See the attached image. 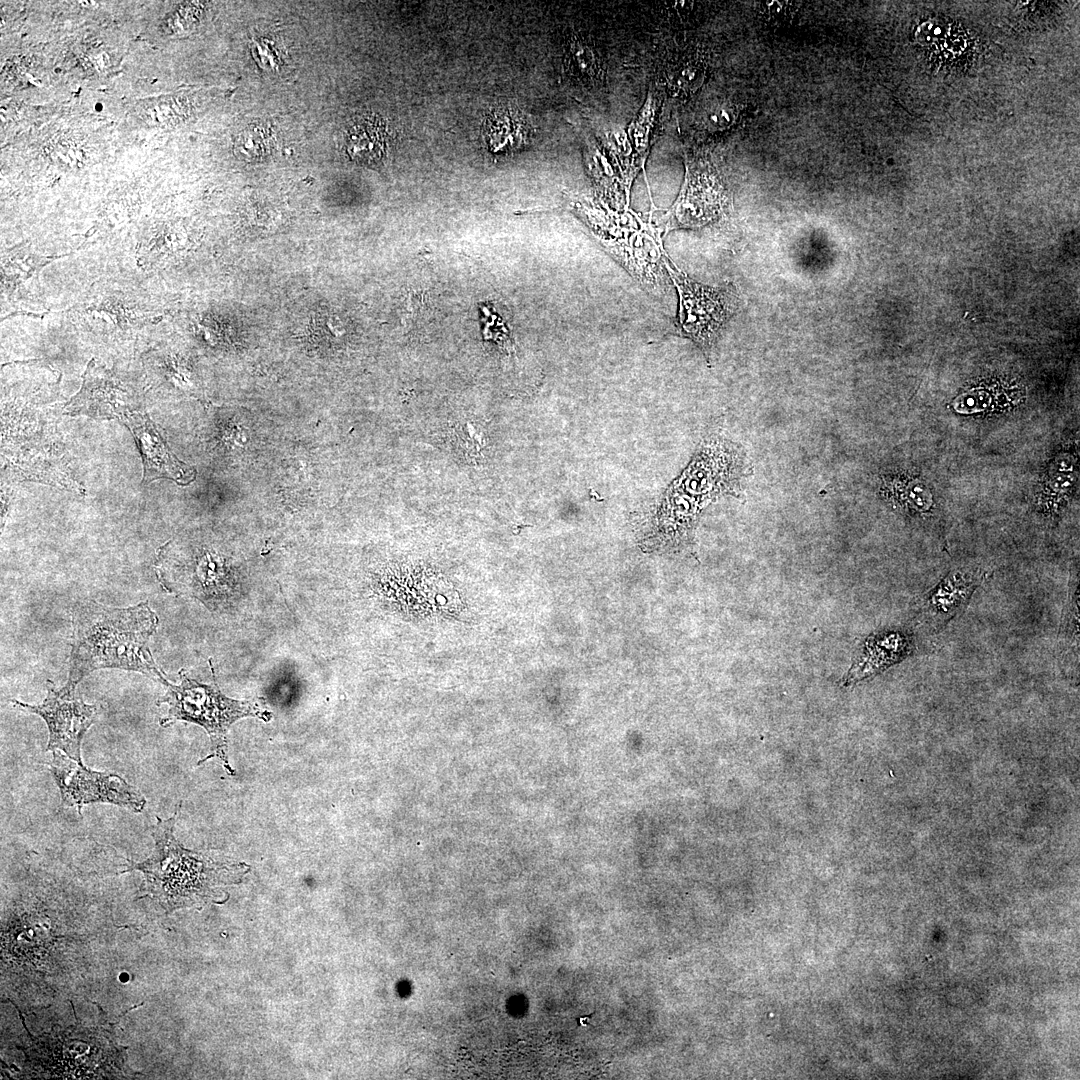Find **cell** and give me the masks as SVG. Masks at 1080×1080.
Here are the masks:
<instances>
[{
  "mask_svg": "<svg viewBox=\"0 0 1080 1080\" xmlns=\"http://www.w3.org/2000/svg\"><path fill=\"white\" fill-rule=\"evenodd\" d=\"M158 624V616L147 601L128 607H113L94 599L76 602L64 686L75 690L87 675L99 669L134 671L163 685L167 679L148 645Z\"/></svg>",
  "mask_w": 1080,
  "mask_h": 1080,
  "instance_id": "cell-1",
  "label": "cell"
},
{
  "mask_svg": "<svg viewBox=\"0 0 1080 1080\" xmlns=\"http://www.w3.org/2000/svg\"><path fill=\"white\" fill-rule=\"evenodd\" d=\"M752 470L739 443L720 433L705 436L689 464L659 499L654 519L655 544H689L702 510L721 497L743 496Z\"/></svg>",
  "mask_w": 1080,
  "mask_h": 1080,
  "instance_id": "cell-2",
  "label": "cell"
},
{
  "mask_svg": "<svg viewBox=\"0 0 1080 1080\" xmlns=\"http://www.w3.org/2000/svg\"><path fill=\"white\" fill-rule=\"evenodd\" d=\"M181 803L168 819L151 827L154 849L148 859L131 865L144 873L148 893L166 907L189 905L218 897L220 886L238 881L246 865L221 863L183 847L174 829Z\"/></svg>",
  "mask_w": 1080,
  "mask_h": 1080,
  "instance_id": "cell-3",
  "label": "cell"
},
{
  "mask_svg": "<svg viewBox=\"0 0 1080 1080\" xmlns=\"http://www.w3.org/2000/svg\"><path fill=\"white\" fill-rule=\"evenodd\" d=\"M179 678V684H172L168 680L163 684L166 691L156 704L168 705V711L159 719L160 726L166 728L177 721L201 726L209 736L210 752L198 765L210 758H218L225 770L233 775L227 754L230 726L244 717L268 721L271 714L254 701L236 700L224 695L216 684L215 675L211 683H201L189 678L181 669Z\"/></svg>",
  "mask_w": 1080,
  "mask_h": 1080,
  "instance_id": "cell-4",
  "label": "cell"
},
{
  "mask_svg": "<svg viewBox=\"0 0 1080 1080\" xmlns=\"http://www.w3.org/2000/svg\"><path fill=\"white\" fill-rule=\"evenodd\" d=\"M189 551L174 539L158 548L154 571L160 586L171 594L189 595L212 611L229 608L241 584L227 558L211 546Z\"/></svg>",
  "mask_w": 1080,
  "mask_h": 1080,
  "instance_id": "cell-5",
  "label": "cell"
},
{
  "mask_svg": "<svg viewBox=\"0 0 1080 1080\" xmlns=\"http://www.w3.org/2000/svg\"><path fill=\"white\" fill-rule=\"evenodd\" d=\"M679 300L678 313L670 333L691 340L711 366L722 328L738 309V296L731 284L707 286L690 278L670 257L665 261Z\"/></svg>",
  "mask_w": 1080,
  "mask_h": 1080,
  "instance_id": "cell-6",
  "label": "cell"
},
{
  "mask_svg": "<svg viewBox=\"0 0 1080 1080\" xmlns=\"http://www.w3.org/2000/svg\"><path fill=\"white\" fill-rule=\"evenodd\" d=\"M48 764L67 807L80 811L86 804L110 803L141 812L146 805L143 795L118 774L91 770L61 751H53Z\"/></svg>",
  "mask_w": 1080,
  "mask_h": 1080,
  "instance_id": "cell-7",
  "label": "cell"
},
{
  "mask_svg": "<svg viewBox=\"0 0 1080 1080\" xmlns=\"http://www.w3.org/2000/svg\"><path fill=\"white\" fill-rule=\"evenodd\" d=\"M46 689V698L40 704L32 705L15 699L12 703L15 707L40 716L46 722L49 731L47 751H61L77 761H82L81 743L94 723L97 708L75 696V690L65 686L57 689L51 680H47Z\"/></svg>",
  "mask_w": 1080,
  "mask_h": 1080,
  "instance_id": "cell-8",
  "label": "cell"
},
{
  "mask_svg": "<svg viewBox=\"0 0 1080 1080\" xmlns=\"http://www.w3.org/2000/svg\"><path fill=\"white\" fill-rule=\"evenodd\" d=\"M726 200L724 186L713 170L687 166L682 189L666 215V231L697 229L717 221Z\"/></svg>",
  "mask_w": 1080,
  "mask_h": 1080,
  "instance_id": "cell-9",
  "label": "cell"
},
{
  "mask_svg": "<svg viewBox=\"0 0 1080 1080\" xmlns=\"http://www.w3.org/2000/svg\"><path fill=\"white\" fill-rule=\"evenodd\" d=\"M121 421L131 430L140 451L143 483L164 478L186 485L193 480L194 469L173 455L156 424L147 414L129 412Z\"/></svg>",
  "mask_w": 1080,
  "mask_h": 1080,
  "instance_id": "cell-10",
  "label": "cell"
},
{
  "mask_svg": "<svg viewBox=\"0 0 1080 1080\" xmlns=\"http://www.w3.org/2000/svg\"><path fill=\"white\" fill-rule=\"evenodd\" d=\"M912 635L905 630L889 629L868 636L857 651L843 685H852L876 675L907 658L914 650Z\"/></svg>",
  "mask_w": 1080,
  "mask_h": 1080,
  "instance_id": "cell-11",
  "label": "cell"
},
{
  "mask_svg": "<svg viewBox=\"0 0 1080 1080\" xmlns=\"http://www.w3.org/2000/svg\"><path fill=\"white\" fill-rule=\"evenodd\" d=\"M131 399L117 383L106 374L88 368L82 390L65 406L71 415H85L96 419H122L131 409Z\"/></svg>",
  "mask_w": 1080,
  "mask_h": 1080,
  "instance_id": "cell-12",
  "label": "cell"
},
{
  "mask_svg": "<svg viewBox=\"0 0 1080 1080\" xmlns=\"http://www.w3.org/2000/svg\"><path fill=\"white\" fill-rule=\"evenodd\" d=\"M981 582V575L953 570L930 591L924 602V614L930 622L942 624L961 611Z\"/></svg>",
  "mask_w": 1080,
  "mask_h": 1080,
  "instance_id": "cell-13",
  "label": "cell"
},
{
  "mask_svg": "<svg viewBox=\"0 0 1080 1080\" xmlns=\"http://www.w3.org/2000/svg\"><path fill=\"white\" fill-rule=\"evenodd\" d=\"M67 1036L68 1035H62L61 1037L56 1038L53 1041L52 1039L47 1040L53 1045L61 1048L60 1052L53 1050H46L48 1052H45L50 1054L47 1059L52 1058L53 1060L60 1057L59 1061L52 1064V1067H60L57 1070L56 1075H58L60 1069V1074H62L64 1067L67 1065V1063L68 1068L65 1075H74V1077H77V1071L75 1073V1070H79V1068L77 1067L85 1068L87 1074L82 1076L94 1074L93 1070H91V1067L93 1069H96L94 1067L99 1064V1058H101L102 1053V1049L100 1048V1046L97 1044L91 1045V1040L93 1038H87L84 1040V1038H69ZM80 1069L82 1070V1068ZM84 1072L85 1071L83 1069L81 1073Z\"/></svg>",
  "mask_w": 1080,
  "mask_h": 1080,
  "instance_id": "cell-14",
  "label": "cell"
},
{
  "mask_svg": "<svg viewBox=\"0 0 1080 1080\" xmlns=\"http://www.w3.org/2000/svg\"><path fill=\"white\" fill-rule=\"evenodd\" d=\"M347 149L356 161L376 162L382 157L385 149L383 125L372 117L360 119L349 130Z\"/></svg>",
  "mask_w": 1080,
  "mask_h": 1080,
  "instance_id": "cell-15",
  "label": "cell"
},
{
  "mask_svg": "<svg viewBox=\"0 0 1080 1080\" xmlns=\"http://www.w3.org/2000/svg\"><path fill=\"white\" fill-rule=\"evenodd\" d=\"M566 56L569 73L583 86H599L604 79L600 55L584 37L573 35Z\"/></svg>",
  "mask_w": 1080,
  "mask_h": 1080,
  "instance_id": "cell-16",
  "label": "cell"
},
{
  "mask_svg": "<svg viewBox=\"0 0 1080 1080\" xmlns=\"http://www.w3.org/2000/svg\"><path fill=\"white\" fill-rule=\"evenodd\" d=\"M882 482L883 494L893 503L917 512L932 507V495L921 482L902 476H887Z\"/></svg>",
  "mask_w": 1080,
  "mask_h": 1080,
  "instance_id": "cell-17",
  "label": "cell"
},
{
  "mask_svg": "<svg viewBox=\"0 0 1080 1080\" xmlns=\"http://www.w3.org/2000/svg\"><path fill=\"white\" fill-rule=\"evenodd\" d=\"M1067 607L1063 614L1061 628L1059 630L1062 641L1066 646L1076 647L1079 642V591L1078 582L1072 584Z\"/></svg>",
  "mask_w": 1080,
  "mask_h": 1080,
  "instance_id": "cell-18",
  "label": "cell"
},
{
  "mask_svg": "<svg viewBox=\"0 0 1080 1080\" xmlns=\"http://www.w3.org/2000/svg\"><path fill=\"white\" fill-rule=\"evenodd\" d=\"M700 73L698 66L693 63L683 62L677 64L668 72L669 87L675 92L689 90L697 82Z\"/></svg>",
  "mask_w": 1080,
  "mask_h": 1080,
  "instance_id": "cell-19",
  "label": "cell"
},
{
  "mask_svg": "<svg viewBox=\"0 0 1080 1080\" xmlns=\"http://www.w3.org/2000/svg\"><path fill=\"white\" fill-rule=\"evenodd\" d=\"M236 148L245 157H259L266 149L265 138L260 131L251 129L240 136Z\"/></svg>",
  "mask_w": 1080,
  "mask_h": 1080,
  "instance_id": "cell-20",
  "label": "cell"
},
{
  "mask_svg": "<svg viewBox=\"0 0 1080 1080\" xmlns=\"http://www.w3.org/2000/svg\"><path fill=\"white\" fill-rule=\"evenodd\" d=\"M788 4H789L788 2H778V1L767 2V4L765 5L766 12L770 16H773V17H777L779 15H784V12H787V8L789 6Z\"/></svg>",
  "mask_w": 1080,
  "mask_h": 1080,
  "instance_id": "cell-21",
  "label": "cell"
}]
</instances>
